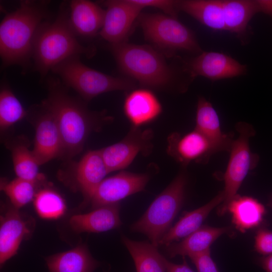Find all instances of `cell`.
Instances as JSON below:
<instances>
[{
  "instance_id": "8992f818",
  "label": "cell",
  "mask_w": 272,
  "mask_h": 272,
  "mask_svg": "<svg viewBox=\"0 0 272 272\" xmlns=\"http://www.w3.org/2000/svg\"><path fill=\"white\" fill-rule=\"evenodd\" d=\"M186 182L184 173L178 175L131 226L130 230L145 234L158 247L183 203Z\"/></svg>"
},
{
  "instance_id": "d6a6232c",
  "label": "cell",
  "mask_w": 272,
  "mask_h": 272,
  "mask_svg": "<svg viewBox=\"0 0 272 272\" xmlns=\"http://www.w3.org/2000/svg\"><path fill=\"white\" fill-rule=\"evenodd\" d=\"M254 248L255 250L266 256L272 254V231L265 228L257 230L254 237Z\"/></svg>"
},
{
  "instance_id": "277c9868",
  "label": "cell",
  "mask_w": 272,
  "mask_h": 272,
  "mask_svg": "<svg viewBox=\"0 0 272 272\" xmlns=\"http://www.w3.org/2000/svg\"><path fill=\"white\" fill-rule=\"evenodd\" d=\"M110 46L120 70L141 85L160 89L173 82V71L163 55L153 47L126 42Z\"/></svg>"
},
{
  "instance_id": "cb8c5ba5",
  "label": "cell",
  "mask_w": 272,
  "mask_h": 272,
  "mask_svg": "<svg viewBox=\"0 0 272 272\" xmlns=\"http://www.w3.org/2000/svg\"><path fill=\"white\" fill-rule=\"evenodd\" d=\"M49 272H93L99 262L85 244L46 258Z\"/></svg>"
},
{
  "instance_id": "f1b7e54d",
  "label": "cell",
  "mask_w": 272,
  "mask_h": 272,
  "mask_svg": "<svg viewBox=\"0 0 272 272\" xmlns=\"http://www.w3.org/2000/svg\"><path fill=\"white\" fill-rule=\"evenodd\" d=\"M33 201L36 212L43 219H57L64 215L66 210V203L62 196L48 187L38 190Z\"/></svg>"
},
{
  "instance_id": "74e56055",
  "label": "cell",
  "mask_w": 272,
  "mask_h": 272,
  "mask_svg": "<svg viewBox=\"0 0 272 272\" xmlns=\"http://www.w3.org/2000/svg\"><path fill=\"white\" fill-rule=\"evenodd\" d=\"M268 206L272 208V196L269 199V200L268 203Z\"/></svg>"
},
{
  "instance_id": "83f0119b",
  "label": "cell",
  "mask_w": 272,
  "mask_h": 272,
  "mask_svg": "<svg viewBox=\"0 0 272 272\" xmlns=\"http://www.w3.org/2000/svg\"><path fill=\"white\" fill-rule=\"evenodd\" d=\"M9 148L17 177L38 184L44 181L45 177L39 172L40 165L26 144L16 142L10 146Z\"/></svg>"
},
{
  "instance_id": "d6986e66",
  "label": "cell",
  "mask_w": 272,
  "mask_h": 272,
  "mask_svg": "<svg viewBox=\"0 0 272 272\" xmlns=\"http://www.w3.org/2000/svg\"><path fill=\"white\" fill-rule=\"evenodd\" d=\"M123 111L133 127H139L157 118L162 112V107L155 94L143 88L132 90L127 94Z\"/></svg>"
},
{
  "instance_id": "6da1fadb",
  "label": "cell",
  "mask_w": 272,
  "mask_h": 272,
  "mask_svg": "<svg viewBox=\"0 0 272 272\" xmlns=\"http://www.w3.org/2000/svg\"><path fill=\"white\" fill-rule=\"evenodd\" d=\"M48 95L42 103L55 118L61 135V158L69 160L83 150L89 134L103 118L79 99L71 95L59 78L47 79Z\"/></svg>"
},
{
  "instance_id": "4316f807",
  "label": "cell",
  "mask_w": 272,
  "mask_h": 272,
  "mask_svg": "<svg viewBox=\"0 0 272 272\" xmlns=\"http://www.w3.org/2000/svg\"><path fill=\"white\" fill-rule=\"evenodd\" d=\"M122 241L129 251L137 272H166V259L158 251L157 246L147 241L131 240L125 236Z\"/></svg>"
},
{
  "instance_id": "5bb4252c",
  "label": "cell",
  "mask_w": 272,
  "mask_h": 272,
  "mask_svg": "<svg viewBox=\"0 0 272 272\" xmlns=\"http://www.w3.org/2000/svg\"><path fill=\"white\" fill-rule=\"evenodd\" d=\"M168 152L186 166L191 162L206 163L218 151L206 137L194 129L183 135L172 134L168 138Z\"/></svg>"
},
{
  "instance_id": "ba28073f",
  "label": "cell",
  "mask_w": 272,
  "mask_h": 272,
  "mask_svg": "<svg viewBox=\"0 0 272 272\" xmlns=\"http://www.w3.org/2000/svg\"><path fill=\"white\" fill-rule=\"evenodd\" d=\"M236 129L238 132L234 139L230 150V157L224 175V200L219 206L218 213L223 216L227 213L230 201L237 194V192L248 172L257 165L258 156L250 150V139L255 134L253 127L244 122L237 123Z\"/></svg>"
},
{
  "instance_id": "7a4b0ae2",
  "label": "cell",
  "mask_w": 272,
  "mask_h": 272,
  "mask_svg": "<svg viewBox=\"0 0 272 272\" xmlns=\"http://www.w3.org/2000/svg\"><path fill=\"white\" fill-rule=\"evenodd\" d=\"M46 1L25 0L8 13L0 25L2 66L18 65L26 69L32 60L33 44L40 26L50 17Z\"/></svg>"
},
{
  "instance_id": "4fadbf2b",
  "label": "cell",
  "mask_w": 272,
  "mask_h": 272,
  "mask_svg": "<svg viewBox=\"0 0 272 272\" xmlns=\"http://www.w3.org/2000/svg\"><path fill=\"white\" fill-rule=\"evenodd\" d=\"M184 71L190 79L202 76L216 81L244 75L247 67L226 54L203 51L186 63Z\"/></svg>"
},
{
  "instance_id": "2e32d148",
  "label": "cell",
  "mask_w": 272,
  "mask_h": 272,
  "mask_svg": "<svg viewBox=\"0 0 272 272\" xmlns=\"http://www.w3.org/2000/svg\"><path fill=\"white\" fill-rule=\"evenodd\" d=\"M74 168L72 177L76 188L82 193L84 203H89L96 189L109 173L100 150L86 153Z\"/></svg>"
},
{
  "instance_id": "ffe728a7",
  "label": "cell",
  "mask_w": 272,
  "mask_h": 272,
  "mask_svg": "<svg viewBox=\"0 0 272 272\" xmlns=\"http://www.w3.org/2000/svg\"><path fill=\"white\" fill-rule=\"evenodd\" d=\"M195 129L206 137L218 152H229L234 140V135L231 133L222 131L217 111L203 97H200L197 101Z\"/></svg>"
},
{
  "instance_id": "f546056e",
  "label": "cell",
  "mask_w": 272,
  "mask_h": 272,
  "mask_svg": "<svg viewBox=\"0 0 272 272\" xmlns=\"http://www.w3.org/2000/svg\"><path fill=\"white\" fill-rule=\"evenodd\" d=\"M28 111L6 85L1 87L0 92V128L6 130L27 116Z\"/></svg>"
},
{
  "instance_id": "3957f363",
  "label": "cell",
  "mask_w": 272,
  "mask_h": 272,
  "mask_svg": "<svg viewBox=\"0 0 272 272\" xmlns=\"http://www.w3.org/2000/svg\"><path fill=\"white\" fill-rule=\"evenodd\" d=\"M69 22V7L62 3L52 21L44 22L38 29L33 44L32 60L34 71L41 80L56 65L75 55L89 58L95 53L92 46L80 43Z\"/></svg>"
},
{
  "instance_id": "5b68a950",
  "label": "cell",
  "mask_w": 272,
  "mask_h": 272,
  "mask_svg": "<svg viewBox=\"0 0 272 272\" xmlns=\"http://www.w3.org/2000/svg\"><path fill=\"white\" fill-rule=\"evenodd\" d=\"M51 71L86 101L109 92L132 90L135 86L132 79L113 77L88 67L81 61L80 55L66 59Z\"/></svg>"
},
{
  "instance_id": "52a82bcc",
  "label": "cell",
  "mask_w": 272,
  "mask_h": 272,
  "mask_svg": "<svg viewBox=\"0 0 272 272\" xmlns=\"http://www.w3.org/2000/svg\"><path fill=\"white\" fill-rule=\"evenodd\" d=\"M138 19L145 39L157 48L168 53L201 52L194 34L177 18L160 13H141Z\"/></svg>"
},
{
  "instance_id": "e0dca14e",
  "label": "cell",
  "mask_w": 272,
  "mask_h": 272,
  "mask_svg": "<svg viewBox=\"0 0 272 272\" xmlns=\"http://www.w3.org/2000/svg\"><path fill=\"white\" fill-rule=\"evenodd\" d=\"M69 22L77 37H92L99 34L104 23L106 10L86 0L70 2Z\"/></svg>"
},
{
  "instance_id": "ac0fdd59",
  "label": "cell",
  "mask_w": 272,
  "mask_h": 272,
  "mask_svg": "<svg viewBox=\"0 0 272 272\" xmlns=\"http://www.w3.org/2000/svg\"><path fill=\"white\" fill-rule=\"evenodd\" d=\"M119 211V202L100 207L87 213L72 216L70 225L78 233L108 231L121 225Z\"/></svg>"
},
{
  "instance_id": "d4e9b609",
  "label": "cell",
  "mask_w": 272,
  "mask_h": 272,
  "mask_svg": "<svg viewBox=\"0 0 272 272\" xmlns=\"http://www.w3.org/2000/svg\"><path fill=\"white\" fill-rule=\"evenodd\" d=\"M226 31L234 33L245 43L248 25L253 16L259 12L256 1H223Z\"/></svg>"
},
{
  "instance_id": "9c48e42d",
  "label": "cell",
  "mask_w": 272,
  "mask_h": 272,
  "mask_svg": "<svg viewBox=\"0 0 272 272\" xmlns=\"http://www.w3.org/2000/svg\"><path fill=\"white\" fill-rule=\"evenodd\" d=\"M27 116L35 123V133L32 151L39 165L61 157V135L52 112L42 102L31 107Z\"/></svg>"
},
{
  "instance_id": "484cf974",
  "label": "cell",
  "mask_w": 272,
  "mask_h": 272,
  "mask_svg": "<svg viewBox=\"0 0 272 272\" xmlns=\"http://www.w3.org/2000/svg\"><path fill=\"white\" fill-rule=\"evenodd\" d=\"M179 11L216 31H226L223 1H179Z\"/></svg>"
},
{
  "instance_id": "d590c367",
  "label": "cell",
  "mask_w": 272,
  "mask_h": 272,
  "mask_svg": "<svg viewBox=\"0 0 272 272\" xmlns=\"http://www.w3.org/2000/svg\"><path fill=\"white\" fill-rule=\"evenodd\" d=\"M259 12L263 13L272 18V0H256Z\"/></svg>"
},
{
  "instance_id": "603a6c76",
  "label": "cell",
  "mask_w": 272,
  "mask_h": 272,
  "mask_svg": "<svg viewBox=\"0 0 272 272\" xmlns=\"http://www.w3.org/2000/svg\"><path fill=\"white\" fill-rule=\"evenodd\" d=\"M227 212L231 214L232 222L235 228L245 233L261 224L266 210L257 199L237 194L228 205Z\"/></svg>"
},
{
  "instance_id": "4dcf8cb0",
  "label": "cell",
  "mask_w": 272,
  "mask_h": 272,
  "mask_svg": "<svg viewBox=\"0 0 272 272\" xmlns=\"http://www.w3.org/2000/svg\"><path fill=\"white\" fill-rule=\"evenodd\" d=\"M38 184L17 177L10 181L2 179L1 189L9 197L13 207L19 209L33 200Z\"/></svg>"
},
{
  "instance_id": "7402d4cb",
  "label": "cell",
  "mask_w": 272,
  "mask_h": 272,
  "mask_svg": "<svg viewBox=\"0 0 272 272\" xmlns=\"http://www.w3.org/2000/svg\"><path fill=\"white\" fill-rule=\"evenodd\" d=\"M224 200L223 190L206 205L190 212H186L178 222L164 235L159 245L165 246L177 242L192 233L202 226L211 212Z\"/></svg>"
},
{
  "instance_id": "8fae6325",
  "label": "cell",
  "mask_w": 272,
  "mask_h": 272,
  "mask_svg": "<svg viewBox=\"0 0 272 272\" xmlns=\"http://www.w3.org/2000/svg\"><path fill=\"white\" fill-rule=\"evenodd\" d=\"M100 3L106 9L99 34L110 44L126 42L134 21L143 9L130 0H108Z\"/></svg>"
},
{
  "instance_id": "1f68e13d",
  "label": "cell",
  "mask_w": 272,
  "mask_h": 272,
  "mask_svg": "<svg viewBox=\"0 0 272 272\" xmlns=\"http://www.w3.org/2000/svg\"><path fill=\"white\" fill-rule=\"evenodd\" d=\"M133 4L144 9L146 7H152L160 9L165 14L177 18L179 11V1L171 0H130Z\"/></svg>"
},
{
  "instance_id": "7c38bea8",
  "label": "cell",
  "mask_w": 272,
  "mask_h": 272,
  "mask_svg": "<svg viewBox=\"0 0 272 272\" xmlns=\"http://www.w3.org/2000/svg\"><path fill=\"white\" fill-rule=\"evenodd\" d=\"M152 132L133 127L120 142L100 150L109 172L129 166L140 152L148 153L152 148Z\"/></svg>"
},
{
  "instance_id": "8d00e7d4",
  "label": "cell",
  "mask_w": 272,
  "mask_h": 272,
  "mask_svg": "<svg viewBox=\"0 0 272 272\" xmlns=\"http://www.w3.org/2000/svg\"><path fill=\"white\" fill-rule=\"evenodd\" d=\"M258 263L265 272H272V254L259 257Z\"/></svg>"
},
{
  "instance_id": "30bf717a",
  "label": "cell",
  "mask_w": 272,
  "mask_h": 272,
  "mask_svg": "<svg viewBox=\"0 0 272 272\" xmlns=\"http://www.w3.org/2000/svg\"><path fill=\"white\" fill-rule=\"evenodd\" d=\"M149 179L150 176L147 173L121 171L105 178L96 189L89 203L92 209L118 203L143 190Z\"/></svg>"
},
{
  "instance_id": "9a60e30c",
  "label": "cell",
  "mask_w": 272,
  "mask_h": 272,
  "mask_svg": "<svg viewBox=\"0 0 272 272\" xmlns=\"http://www.w3.org/2000/svg\"><path fill=\"white\" fill-rule=\"evenodd\" d=\"M31 221L14 207L1 216V266L17 253L22 241L30 237L33 229Z\"/></svg>"
},
{
  "instance_id": "e575fe53",
  "label": "cell",
  "mask_w": 272,
  "mask_h": 272,
  "mask_svg": "<svg viewBox=\"0 0 272 272\" xmlns=\"http://www.w3.org/2000/svg\"><path fill=\"white\" fill-rule=\"evenodd\" d=\"M182 257L183 262L181 264H175L166 259V272H195L188 265L185 257Z\"/></svg>"
},
{
  "instance_id": "44dd1931",
  "label": "cell",
  "mask_w": 272,
  "mask_h": 272,
  "mask_svg": "<svg viewBox=\"0 0 272 272\" xmlns=\"http://www.w3.org/2000/svg\"><path fill=\"white\" fill-rule=\"evenodd\" d=\"M230 226L213 227L203 225L182 239L181 241L173 242L166 246L168 255L173 258L177 255L189 257L210 249L211 245L221 235L230 234Z\"/></svg>"
},
{
  "instance_id": "836d02e7",
  "label": "cell",
  "mask_w": 272,
  "mask_h": 272,
  "mask_svg": "<svg viewBox=\"0 0 272 272\" xmlns=\"http://www.w3.org/2000/svg\"><path fill=\"white\" fill-rule=\"evenodd\" d=\"M189 258L195 265L197 272H220L211 257L210 249Z\"/></svg>"
}]
</instances>
